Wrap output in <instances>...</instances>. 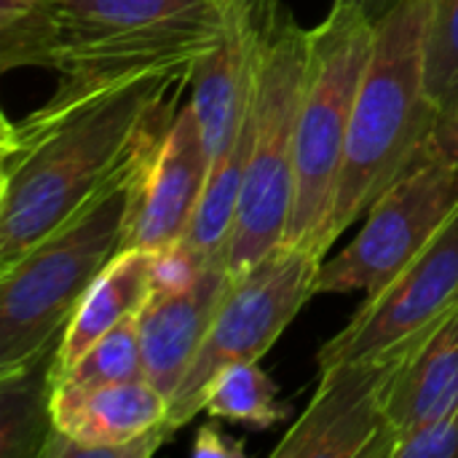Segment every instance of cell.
<instances>
[{"label":"cell","instance_id":"1","mask_svg":"<svg viewBox=\"0 0 458 458\" xmlns=\"http://www.w3.org/2000/svg\"><path fill=\"white\" fill-rule=\"evenodd\" d=\"M196 72L59 83L30 115L3 118L0 268L64 225L148 158Z\"/></svg>","mask_w":458,"mask_h":458},{"label":"cell","instance_id":"2","mask_svg":"<svg viewBox=\"0 0 458 458\" xmlns=\"http://www.w3.org/2000/svg\"><path fill=\"white\" fill-rule=\"evenodd\" d=\"M427 19L429 0H403L376 21L327 225L330 247L429 148L440 107L427 81Z\"/></svg>","mask_w":458,"mask_h":458},{"label":"cell","instance_id":"3","mask_svg":"<svg viewBox=\"0 0 458 458\" xmlns=\"http://www.w3.org/2000/svg\"><path fill=\"white\" fill-rule=\"evenodd\" d=\"M239 0H54L48 70L59 83L196 72Z\"/></svg>","mask_w":458,"mask_h":458},{"label":"cell","instance_id":"4","mask_svg":"<svg viewBox=\"0 0 458 458\" xmlns=\"http://www.w3.org/2000/svg\"><path fill=\"white\" fill-rule=\"evenodd\" d=\"M148 158L8 268H0V373L30 365L59 346L86 290L123 252L137 180Z\"/></svg>","mask_w":458,"mask_h":458},{"label":"cell","instance_id":"5","mask_svg":"<svg viewBox=\"0 0 458 458\" xmlns=\"http://www.w3.org/2000/svg\"><path fill=\"white\" fill-rule=\"evenodd\" d=\"M373 38V21L335 3L327 19L309 30V64L295 126V199L284 244L322 258L330 250L327 225Z\"/></svg>","mask_w":458,"mask_h":458},{"label":"cell","instance_id":"6","mask_svg":"<svg viewBox=\"0 0 458 458\" xmlns=\"http://www.w3.org/2000/svg\"><path fill=\"white\" fill-rule=\"evenodd\" d=\"M306 64L309 30L282 8L260 59L252 99V150L228 242L233 276L284 244L295 199V126Z\"/></svg>","mask_w":458,"mask_h":458},{"label":"cell","instance_id":"7","mask_svg":"<svg viewBox=\"0 0 458 458\" xmlns=\"http://www.w3.org/2000/svg\"><path fill=\"white\" fill-rule=\"evenodd\" d=\"M322 263L325 258L311 250L279 244L233 276L193 365L169 400L166 429L172 435L204 413L207 392L225 368L266 357L287 325L317 295Z\"/></svg>","mask_w":458,"mask_h":458},{"label":"cell","instance_id":"8","mask_svg":"<svg viewBox=\"0 0 458 458\" xmlns=\"http://www.w3.org/2000/svg\"><path fill=\"white\" fill-rule=\"evenodd\" d=\"M458 209V166L429 148L365 212L346 250L325 260L317 293H381Z\"/></svg>","mask_w":458,"mask_h":458},{"label":"cell","instance_id":"9","mask_svg":"<svg viewBox=\"0 0 458 458\" xmlns=\"http://www.w3.org/2000/svg\"><path fill=\"white\" fill-rule=\"evenodd\" d=\"M458 306V209L437 236L319 349V370L341 360L389 352L437 327Z\"/></svg>","mask_w":458,"mask_h":458},{"label":"cell","instance_id":"10","mask_svg":"<svg viewBox=\"0 0 458 458\" xmlns=\"http://www.w3.org/2000/svg\"><path fill=\"white\" fill-rule=\"evenodd\" d=\"M427 335L389 352L352 357L322 368L317 394L282 437V443L271 451V456L368 458L384 432L386 389L394 373Z\"/></svg>","mask_w":458,"mask_h":458},{"label":"cell","instance_id":"11","mask_svg":"<svg viewBox=\"0 0 458 458\" xmlns=\"http://www.w3.org/2000/svg\"><path fill=\"white\" fill-rule=\"evenodd\" d=\"M54 432L40 458H150L169 437V400L148 381L54 386Z\"/></svg>","mask_w":458,"mask_h":458},{"label":"cell","instance_id":"12","mask_svg":"<svg viewBox=\"0 0 458 458\" xmlns=\"http://www.w3.org/2000/svg\"><path fill=\"white\" fill-rule=\"evenodd\" d=\"M209 164L201 126L188 99L137 180L123 250L166 252L177 247L201 201Z\"/></svg>","mask_w":458,"mask_h":458},{"label":"cell","instance_id":"13","mask_svg":"<svg viewBox=\"0 0 458 458\" xmlns=\"http://www.w3.org/2000/svg\"><path fill=\"white\" fill-rule=\"evenodd\" d=\"M282 8V0H239L228 32L196 67L191 105L209 161L231 148L250 115L260 59Z\"/></svg>","mask_w":458,"mask_h":458},{"label":"cell","instance_id":"14","mask_svg":"<svg viewBox=\"0 0 458 458\" xmlns=\"http://www.w3.org/2000/svg\"><path fill=\"white\" fill-rule=\"evenodd\" d=\"M231 284L233 274L225 263L204 266L180 284L153 287L140 309L137 333L145 378L166 400L180 389Z\"/></svg>","mask_w":458,"mask_h":458},{"label":"cell","instance_id":"15","mask_svg":"<svg viewBox=\"0 0 458 458\" xmlns=\"http://www.w3.org/2000/svg\"><path fill=\"white\" fill-rule=\"evenodd\" d=\"M458 403V306L411 352L386 389L384 432L368 458H392L400 440Z\"/></svg>","mask_w":458,"mask_h":458},{"label":"cell","instance_id":"16","mask_svg":"<svg viewBox=\"0 0 458 458\" xmlns=\"http://www.w3.org/2000/svg\"><path fill=\"white\" fill-rule=\"evenodd\" d=\"M156 260L158 252L145 250H123L110 260V266L86 290L70 325L64 327L56 346L54 373L70 368L89 352L91 344H97L123 319L140 314L156 287Z\"/></svg>","mask_w":458,"mask_h":458},{"label":"cell","instance_id":"17","mask_svg":"<svg viewBox=\"0 0 458 458\" xmlns=\"http://www.w3.org/2000/svg\"><path fill=\"white\" fill-rule=\"evenodd\" d=\"M56 349L16 370L0 373V458H40L54 432Z\"/></svg>","mask_w":458,"mask_h":458},{"label":"cell","instance_id":"18","mask_svg":"<svg viewBox=\"0 0 458 458\" xmlns=\"http://www.w3.org/2000/svg\"><path fill=\"white\" fill-rule=\"evenodd\" d=\"M279 389L263 373L260 362H239L225 368L209 386L204 413L217 421L244 424L250 429H271L287 416V405L279 403Z\"/></svg>","mask_w":458,"mask_h":458},{"label":"cell","instance_id":"19","mask_svg":"<svg viewBox=\"0 0 458 458\" xmlns=\"http://www.w3.org/2000/svg\"><path fill=\"white\" fill-rule=\"evenodd\" d=\"M145 378L142 346L137 333V317L123 319L107 335L89 346V352L70 368L54 373V386L67 389H97L110 384H126Z\"/></svg>","mask_w":458,"mask_h":458},{"label":"cell","instance_id":"20","mask_svg":"<svg viewBox=\"0 0 458 458\" xmlns=\"http://www.w3.org/2000/svg\"><path fill=\"white\" fill-rule=\"evenodd\" d=\"M54 0H0V70L46 67Z\"/></svg>","mask_w":458,"mask_h":458},{"label":"cell","instance_id":"21","mask_svg":"<svg viewBox=\"0 0 458 458\" xmlns=\"http://www.w3.org/2000/svg\"><path fill=\"white\" fill-rule=\"evenodd\" d=\"M427 81L440 110L458 102V0H429Z\"/></svg>","mask_w":458,"mask_h":458},{"label":"cell","instance_id":"22","mask_svg":"<svg viewBox=\"0 0 458 458\" xmlns=\"http://www.w3.org/2000/svg\"><path fill=\"white\" fill-rule=\"evenodd\" d=\"M392 458H458V403L427 427L400 440Z\"/></svg>","mask_w":458,"mask_h":458},{"label":"cell","instance_id":"23","mask_svg":"<svg viewBox=\"0 0 458 458\" xmlns=\"http://www.w3.org/2000/svg\"><path fill=\"white\" fill-rule=\"evenodd\" d=\"M191 454L196 458H244L247 451H244V443L225 435L215 419L209 424H204L199 432H196V443L191 448Z\"/></svg>","mask_w":458,"mask_h":458},{"label":"cell","instance_id":"24","mask_svg":"<svg viewBox=\"0 0 458 458\" xmlns=\"http://www.w3.org/2000/svg\"><path fill=\"white\" fill-rule=\"evenodd\" d=\"M429 150L458 166V102L448 110H440V118L429 137Z\"/></svg>","mask_w":458,"mask_h":458},{"label":"cell","instance_id":"25","mask_svg":"<svg viewBox=\"0 0 458 458\" xmlns=\"http://www.w3.org/2000/svg\"><path fill=\"white\" fill-rule=\"evenodd\" d=\"M403 0H335V5H344V8H349V11H357V13H362L368 21H381L392 8H397Z\"/></svg>","mask_w":458,"mask_h":458}]
</instances>
